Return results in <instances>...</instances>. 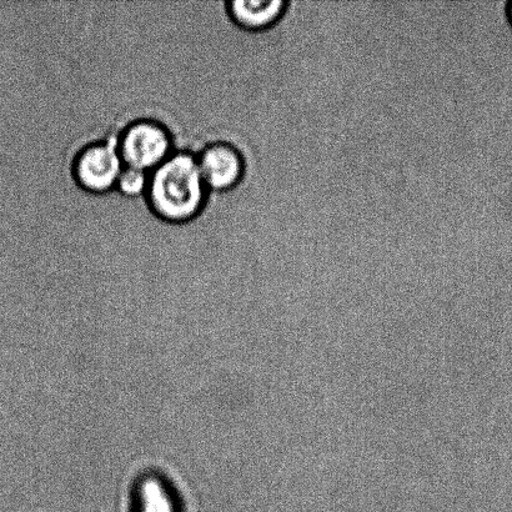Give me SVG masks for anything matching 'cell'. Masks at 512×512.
Returning a JSON list of instances; mask_svg holds the SVG:
<instances>
[{"label":"cell","mask_w":512,"mask_h":512,"mask_svg":"<svg viewBox=\"0 0 512 512\" xmlns=\"http://www.w3.org/2000/svg\"><path fill=\"white\" fill-rule=\"evenodd\" d=\"M149 173L143 170L124 167L119 175L117 187L119 192L127 197H138L147 192Z\"/></svg>","instance_id":"6"},{"label":"cell","mask_w":512,"mask_h":512,"mask_svg":"<svg viewBox=\"0 0 512 512\" xmlns=\"http://www.w3.org/2000/svg\"><path fill=\"white\" fill-rule=\"evenodd\" d=\"M200 172L207 188L229 190L242 180L245 163L240 150L228 143H214L198 158Z\"/></svg>","instance_id":"4"},{"label":"cell","mask_w":512,"mask_h":512,"mask_svg":"<svg viewBox=\"0 0 512 512\" xmlns=\"http://www.w3.org/2000/svg\"><path fill=\"white\" fill-rule=\"evenodd\" d=\"M288 7V0H234L228 3L230 17L249 30L273 27L284 17Z\"/></svg>","instance_id":"5"},{"label":"cell","mask_w":512,"mask_h":512,"mask_svg":"<svg viewBox=\"0 0 512 512\" xmlns=\"http://www.w3.org/2000/svg\"><path fill=\"white\" fill-rule=\"evenodd\" d=\"M124 169L118 140L94 143L80 150L73 164V174L80 187L93 193L115 188Z\"/></svg>","instance_id":"3"},{"label":"cell","mask_w":512,"mask_h":512,"mask_svg":"<svg viewBox=\"0 0 512 512\" xmlns=\"http://www.w3.org/2000/svg\"><path fill=\"white\" fill-rule=\"evenodd\" d=\"M508 15H509L510 22L512 24V3H510V5H509Z\"/></svg>","instance_id":"7"},{"label":"cell","mask_w":512,"mask_h":512,"mask_svg":"<svg viewBox=\"0 0 512 512\" xmlns=\"http://www.w3.org/2000/svg\"><path fill=\"white\" fill-rule=\"evenodd\" d=\"M147 197L150 208L169 222H185L202 209L207 185L195 155L173 153L149 173Z\"/></svg>","instance_id":"1"},{"label":"cell","mask_w":512,"mask_h":512,"mask_svg":"<svg viewBox=\"0 0 512 512\" xmlns=\"http://www.w3.org/2000/svg\"><path fill=\"white\" fill-rule=\"evenodd\" d=\"M118 149L124 167L150 173L172 155V138L164 125L137 120L120 134Z\"/></svg>","instance_id":"2"}]
</instances>
